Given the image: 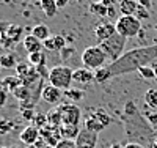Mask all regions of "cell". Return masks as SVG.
<instances>
[{"mask_svg":"<svg viewBox=\"0 0 157 148\" xmlns=\"http://www.w3.org/2000/svg\"><path fill=\"white\" fill-rule=\"evenodd\" d=\"M22 30L24 29L17 24L0 22V46H3L5 49L14 47L22 36Z\"/></svg>","mask_w":157,"mask_h":148,"instance_id":"6","label":"cell"},{"mask_svg":"<svg viewBox=\"0 0 157 148\" xmlns=\"http://www.w3.org/2000/svg\"><path fill=\"white\" fill-rule=\"evenodd\" d=\"M2 148H14V146H10V145H5V146H2Z\"/></svg>","mask_w":157,"mask_h":148,"instance_id":"49","label":"cell"},{"mask_svg":"<svg viewBox=\"0 0 157 148\" xmlns=\"http://www.w3.org/2000/svg\"><path fill=\"white\" fill-rule=\"evenodd\" d=\"M2 82H3V90L6 93H14L22 84V79L19 76H6L2 79Z\"/></svg>","mask_w":157,"mask_h":148,"instance_id":"16","label":"cell"},{"mask_svg":"<svg viewBox=\"0 0 157 148\" xmlns=\"http://www.w3.org/2000/svg\"><path fill=\"white\" fill-rule=\"evenodd\" d=\"M72 79H74V82H80V84H91L94 80V73L85 68V66H82V68H77L74 70V74H72Z\"/></svg>","mask_w":157,"mask_h":148,"instance_id":"14","label":"cell"},{"mask_svg":"<svg viewBox=\"0 0 157 148\" xmlns=\"http://www.w3.org/2000/svg\"><path fill=\"white\" fill-rule=\"evenodd\" d=\"M115 33H116V25L112 24V22L107 21V19H102V21L94 27V35H96V39L99 41V44L104 43L105 39L112 38Z\"/></svg>","mask_w":157,"mask_h":148,"instance_id":"10","label":"cell"},{"mask_svg":"<svg viewBox=\"0 0 157 148\" xmlns=\"http://www.w3.org/2000/svg\"><path fill=\"white\" fill-rule=\"evenodd\" d=\"M55 148H77V145H75V140L61 139V140H58V143H57Z\"/></svg>","mask_w":157,"mask_h":148,"instance_id":"33","label":"cell"},{"mask_svg":"<svg viewBox=\"0 0 157 148\" xmlns=\"http://www.w3.org/2000/svg\"><path fill=\"white\" fill-rule=\"evenodd\" d=\"M98 2H101L102 5H105L107 8H110V6H113V5H115L116 0H98Z\"/></svg>","mask_w":157,"mask_h":148,"instance_id":"42","label":"cell"},{"mask_svg":"<svg viewBox=\"0 0 157 148\" xmlns=\"http://www.w3.org/2000/svg\"><path fill=\"white\" fill-rule=\"evenodd\" d=\"M110 123H112V117L104 109L98 107V109L91 110L88 114V117L85 118V122H83V128L91 131V132H98L99 134L101 131L105 129Z\"/></svg>","mask_w":157,"mask_h":148,"instance_id":"4","label":"cell"},{"mask_svg":"<svg viewBox=\"0 0 157 148\" xmlns=\"http://www.w3.org/2000/svg\"><path fill=\"white\" fill-rule=\"evenodd\" d=\"M124 148H145L143 145H138V143H134V142H129Z\"/></svg>","mask_w":157,"mask_h":148,"instance_id":"43","label":"cell"},{"mask_svg":"<svg viewBox=\"0 0 157 148\" xmlns=\"http://www.w3.org/2000/svg\"><path fill=\"white\" fill-rule=\"evenodd\" d=\"M0 66H2V68H6V70L16 68L17 66L16 57L13 55V54H2V55H0Z\"/></svg>","mask_w":157,"mask_h":148,"instance_id":"24","label":"cell"},{"mask_svg":"<svg viewBox=\"0 0 157 148\" xmlns=\"http://www.w3.org/2000/svg\"><path fill=\"white\" fill-rule=\"evenodd\" d=\"M151 68L154 70V74H155V79H157V60H154V62L151 63Z\"/></svg>","mask_w":157,"mask_h":148,"instance_id":"44","label":"cell"},{"mask_svg":"<svg viewBox=\"0 0 157 148\" xmlns=\"http://www.w3.org/2000/svg\"><path fill=\"white\" fill-rule=\"evenodd\" d=\"M43 44L47 50H55V44H54V39L52 38H47L46 41H43Z\"/></svg>","mask_w":157,"mask_h":148,"instance_id":"38","label":"cell"},{"mask_svg":"<svg viewBox=\"0 0 157 148\" xmlns=\"http://www.w3.org/2000/svg\"><path fill=\"white\" fill-rule=\"evenodd\" d=\"M58 131H60V134H61V139L75 140L82 129H78V126H75V125H61V126L58 128Z\"/></svg>","mask_w":157,"mask_h":148,"instance_id":"18","label":"cell"},{"mask_svg":"<svg viewBox=\"0 0 157 148\" xmlns=\"http://www.w3.org/2000/svg\"><path fill=\"white\" fill-rule=\"evenodd\" d=\"M0 68H2V66H0Z\"/></svg>","mask_w":157,"mask_h":148,"instance_id":"52","label":"cell"},{"mask_svg":"<svg viewBox=\"0 0 157 148\" xmlns=\"http://www.w3.org/2000/svg\"><path fill=\"white\" fill-rule=\"evenodd\" d=\"M110 79H112V74H110L107 66H104V68L94 71V82H98V84H105V82H109Z\"/></svg>","mask_w":157,"mask_h":148,"instance_id":"23","label":"cell"},{"mask_svg":"<svg viewBox=\"0 0 157 148\" xmlns=\"http://www.w3.org/2000/svg\"><path fill=\"white\" fill-rule=\"evenodd\" d=\"M146 120L149 122V125L152 128H157V110H151V112H146L145 114Z\"/></svg>","mask_w":157,"mask_h":148,"instance_id":"35","label":"cell"},{"mask_svg":"<svg viewBox=\"0 0 157 148\" xmlns=\"http://www.w3.org/2000/svg\"><path fill=\"white\" fill-rule=\"evenodd\" d=\"M110 148H124V146H121V145H120V143H115V145H112V146H110Z\"/></svg>","mask_w":157,"mask_h":148,"instance_id":"46","label":"cell"},{"mask_svg":"<svg viewBox=\"0 0 157 148\" xmlns=\"http://www.w3.org/2000/svg\"><path fill=\"white\" fill-rule=\"evenodd\" d=\"M74 54H75V49L72 47V46H66V47H64V49H61L60 50V55H61V58L63 60H68V58H71L72 55H74Z\"/></svg>","mask_w":157,"mask_h":148,"instance_id":"32","label":"cell"},{"mask_svg":"<svg viewBox=\"0 0 157 148\" xmlns=\"http://www.w3.org/2000/svg\"><path fill=\"white\" fill-rule=\"evenodd\" d=\"M24 47H25V50H27L29 54H33V52H41L44 44H43L41 39H38L36 36H33L30 33V35H27L24 38Z\"/></svg>","mask_w":157,"mask_h":148,"instance_id":"15","label":"cell"},{"mask_svg":"<svg viewBox=\"0 0 157 148\" xmlns=\"http://www.w3.org/2000/svg\"><path fill=\"white\" fill-rule=\"evenodd\" d=\"M126 41L127 38L121 36L120 33H115L112 38L105 39L104 43H101L99 46L102 47V50L107 54V57L110 58V63L112 62H116L120 58L123 54H124V46H126Z\"/></svg>","mask_w":157,"mask_h":148,"instance_id":"7","label":"cell"},{"mask_svg":"<svg viewBox=\"0 0 157 148\" xmlns=\"http://www.w3.org/2000/svg\"><path fill=\"white\" fill-rule=\"evenodd\" d=\"M138 74L141 77H145V79H154L155 74H154V70L151 68V65H146V66H141V68L138 70Z\"/></svg>","mask_w":157,"mask_h":148,"instance_id":"30","label":"cell"},{"mask_svg":"<svg viewBox=\"0 0 157 148\" xmlns=\"http://www.w3.org/2000/svg\"><path fill=\"white\" fill-rule=\"evenodd\" d=\"M72 74H74V70H71L69 66H55L52 68L50 73H49V84H52L54 87L60 88V90H69L71 88V84L74 82L72 79Z\"/></svg>","mask_w":157,"mask_h":148,"instance_id":"3","label":"cell"},{"mask_svg":"<svg viewBox=\"0 0 157 148\" xmlns=\"http://www.w3.org/2000/svg\"><path fill=\"white\" fill-rule=\"evenodd\" d=\"M35 112H33V109H24V110H21V117L24 118V120H27V122H33V118H35Z\"/></svg>","mask_w":157,"mask_h":148,"instance_id":"36","label":"cell"},{"mask_svg":"<svg viewBox=\"0 0 157 148\" xmlns=\"http://www.w3.org/2000/svg\"><path fill=\"white\" fill-rule=\"evenodd\" d=\"M61 95H63V93H61L60 88H57L52 84H49V85H44V88H43L41 99L46 101L47 104H57L61 99Z\"/></svg>","mask_w":157,"mask_h":148,"instance_id":"13","label":"cell"},{"mask_svg":"<svg viewBox=\"0 0 157 148\" xmlns=\"http://www.w3.org/2000/svg\"><path fill=\"white\" fill-rule=\"evenodd\" d=\"M138 2V5H141V6H145V8H151L152 6V0H137Z\"/></svg>","mask_w":157,"mask_h":148,"instance_id":"40","label":"cell"},{"mask_svg":"<svg viewBox=\"0 0 157 148\" xmlns=\"http://www.w3.org/2000/svg\"><path fill=\"white\" fill-rule=\"evenodd\" d=\"M118 8H120V13L123 16H135L138 2H135V0H121L118 3Z\"/></svg>","mask_w":157,"mask_h":148,"instance_id":"17","label":"cell"},{"mask_svg":"<svg viewBox=\"0 0 157 148\" xmlns=\"http://www.w3.org/2000/svg\"><path fill=\"white\" fill-rule=\"evenodd\" d=\"M32 35L36 36L38 39H41V41H46L47 38H50V36H49V27L44 25V24L35 25L33 29H32Z\"/></svg>","mask_w":157,"mask_h":148,"instance_id":"21","label":"cell"},{"mask_svg":"<svg viewBox=\"0 0 157 148\" xmlns=\"http://www.w3.org/2000/svg\"><path fill=\"white\" fill-rule=\"evenodd\" d=\"M75 2H83V0H75Z\"/></svg>","mask_w":157,"mask_h":148,"instance_id":"51","label":"cell"},{"mask_svg":"<svg viewBox=\"0 0 157 148\" xmlns=\"http://www.w3.org/2000/svg\"><path fill=\"white\" fill-rule=\"evenodd\" d=\"M39 139H41V136H39V129L35 128L33 125H29L27 128H24L22 132L19 134V140H21L22 143H25L27 146L36 143Z\"/></svg>","mask_w":157,"mask_h":148,"instance_id":"12","label":"cell"},{"mask_svg":"<svg viewBox=\"0 0 157 148\" xmlns=\"http://www.w3.org/2000/svg\"><path fill=\"white\" fill-rule=\"evenodd\" d=\"M155 41H157V25H155Z\"/></svg>","mask_w":157,"mask_h":148,"instance_id":"50","label":"cell"},{"mask_svg":"<svg viewBox=\"0 0 157 148\" xmlns=\"http://www.w3.org/2000/svg\"><path fill=\"white\" fill-rule=\"evenodd\" d=\"M90 13H91V14L99 16V18H107L109 16V8L96 0V2H93L90 5Z\"/></svg>","mask_w":157,"mask_h":148,"instance_id":"20","label":"cell"},{"mask_svg":"<svg viewBox=\"0 0 157 148\" xmlns=\"http://www.w3.org/2000/svg\"><path fill=\"white\" fill-rule=\"evenodd\" d=\"M120 117L129 142L143 145L145 148L152 146L154 140L157 139V134L154 128L149 125L146 117L138 110V107L135 106L134 101H127L124 104V109L120 114Z\"/></svg>","mask_w":157,"mask_h":148,"instance_id":"1","label":"cell"},{"mask_svg":"<svg viewBox=\"0 0 157 148\" xmlns=\"http://www.w3.org/2000/svg\"><path fill=\"white\" fill-rule=\"evenodd\" d=\"M135 2H137V0H135Z\"/></svg>","mask_w":157,"mask_h":148,"instance_id":"53","label":"cell"},{"mask_svg":"<svg viewBox=\"0 0 157 148\" xmlns=\"http://www.w3.org/2000/svg\"><path fill=\"white\" fill-rule=\"evenodd\" d=\"M0 90H3V82H2V79H0Z\"/></svg>","mask_w":157,"mask_h":148,"instance_id":"48","label":"cell"},{"mask_svg":"<svg viewBox=\"0 0 157 148\" xmlns=\"http://www.w3.org/2000/svg\"><path fill=\"white\" fill-rule=\"evenodd\" d=\"M46 62H47V57H46V54H43V52L29 54V63L32 66H41V65H46Z\"/></svg>","mask_w":157,"mask_h":148,"instance_id":"25","label":"cell"},{"mask_svg":"<svg viewBox=\"0 0 157 148\" xmlns=\"http://www.w3.org/2000/svg\"><path fill=\"white\" fill-rule=\"evenodd\" d=\"M77 148H96L98 145V132H91L88 129H82L75 139Z\"/></svg>","mask_w":157,"mask_h":148,"instance_id":"11","label":"cell"},{"mask_svg":"<svg viewBox=\"0 0 157 148\" xmlns=\"http://www.w3.org/2000/svg\"><path fill=\"white\" fill-rule=\"evenodd\" d=\"M16 128V123L10 118H0V136H5L10 134L13 129Z\"/></svg>","mask_w":157,"mask_h":148,"instance_id":"26","label":"cell"},{"mask_svg":"<svg viewBox=\"0 0 157 148\" xmlns=\"http://www.w3.org/2000/svg\"><path fill=\"white\" fill-rule=\"evenodd\" d=\"M107 54L102 50L101 46H90L82 52V63L88 70H101L104 68L107 60Z\"/></svg>","mask_w":157,"mask_h":148,"instance_id":"5","label":"cell"},{"mask_svg":"<svg viewBox=\"0 0 157 148\" xmlns=\"http://www.w3.org/2000/svg\"><path fill=\"white\" fill-rule=\"evenodd\" d=\"M151 148H157V139L154 140V143H152V146H151Z\"/></svg>","mask_w":157,"mask_h":148,"instance_id":"47","label":"cell"},{"mask_svg":"<svg viewBox=\"0 0 157 148\" xmlns=\"http://www.w3.org/2000/svg\"><path fill=\"white\" fill-rule=\"evenodd\" d=\"M57 109L61 117V125H75L78 126L82 118V110L80 107H77L75 104H58Z\"/></svg>","mask_w":157,"mask_h":148,"instance_id":"9","label":"cell"},{"mask_svg":"<svg viewBox=\"0 0 157 148\" xmlns=\"http://www.w3.org/2000/svg\"><path fill=\"white\" fill-rule=\"evenodd\" d=\"M55 2H57V6H58V10H61V8H66V6H68L69 0H55Z\"/></svg>","mask_w":157,"mask_h":148,"instance_id":"41","label":"cell"},{"mask_svg":"<svg viewBox=\"0 0 157 148\" xmlns=\"http://www.w3.org/2000/svg\"><path fill=\"white\" fill-rule=\"evenodd\" d=\"M154 60H157V44H149V46H141L124 52L116 62L107 65V68L112 77H116V76L138 71L141 66L151 65Z\"/></svg>","mask_w":157,"mask_h":148,"instance_id":"2","label":"cell"},{"mask_svg":"<svg viewBox=\"0 0 157 148\" xmlns=\"http://www.w3.org/2000/svg\"><path fill=\"white\" fill-rule=\"evenodd\" d=\"M32 125H33L35 128H38V129L46 128V126L49 125V122H47V114H36L35 118H33V122H32Z\"/></svg>","mask_w":157,"mask_h":148,"instance_id":"27","label":"cell"},{"mask_svg":"<svg viewBox=\"0 0 157 148\" xmlns=\"http://www.w3.org/2000/svg\"><path fill=\"white\" fill-rule=\"evenodd\" d=\"M52 39H54V44H55V50H58V52L68 46V39L64 38L63 35H54Z\"/></svg>","mask_w":157,"mask_h":148,"instance_id":"29","label":"cell"},{"mask_svg":"<svg viewBox=\"0 0 157 148\" xmlns=\"http://www.w3.org/2000/svg\"><path fill=\"white\" fill-rule=\"evenodd\" d=\"M30 66H32L30 63H17V66H16V68H14V70H16V73H17L16 76L22 77V76H24L25 73H27V71L30 70Z\"/></svg>","mask_w":157,"mask_h":148,"instance_id":"34","label":"cell"},{"mask_svg":"<svg viewBox=\"0 0 157 148\" xmlns=\"http://www.w3.org/2000/svg\"><path fill=\"white\" fill-rule=\"evenodd\" d=\"M145 102L149 109L157 110V88H149L145 93Z\"/></svg>","mask_w":157,"mask_h":148,"instance_id":"22","label":"cell"},{"mask_svg":"<svg viewBox=\"0 0 157 148\" xmlns=\"http://www.w3.org/2000/svg\"><path fill=\"white\" fill-rule=\"evenodd\" d=\"M135 18H137L138 21L149 19V11H148V8H145V6L138 5V8H137V11H135Z\"/></svg>","mask_w":157,"mask_h":148,"instance_id":"31","label":"cell"},{"mask_svg":"<svg viewBox=\"0 0 157 148\" xmlns=\"http://www.w3.org/2000/svg\"><path fill=\"white\" fill-rule=\"evenodd\" d=\"M6 99H8V93L5 90H0V109H3V107H5Z\"/></svg>","mask_w":157,"mask_h":148,"instance_id":"37","label":"cell"},{"mask_svg":"<svg viewBox=\"0 0 157 148\" xmlns=\"http://www.w3.org/2000/svg\"><path fill=\"white\" fill-rule=\"evenodd\" d=\"M115 6H116V5H113V6L109 8V18H113V16H115Z\"/></svg>","mask_w":157,"mask_h":148,"instance_id":"45","label":"cell"},{"mask_svg":"<svg viewBox=\"0 0 157 148\" xmlns=\"http://www.w3.org/2000/svg\"><path fill=\"white\" fill-rule=\"evenodd\" d=\"M27 148H47V145H46V143H44L41 139H39L36 143H33V145H29Z\"/></svg>","mask_w":157,"mask_h":148,"instance_id":"39","label":"cell"},{"mask_svg":"<svg viewBox=\"0 0 157 148\" xmlns=\"http://www.w3.org/2000/svg\"><path fill=\"white\" fill-rule=\"evenodd\" d=\"M115 25L116 33H120L124 38H134L141 32V21H138L135 16H121L116 19Z\"/></svg>","mask_w":157,"mask_h":148,"instance_id":"8","label":"cell"},{"mask_svg":"<svg viewBox=\"0 0 157 148\" xmlns=\"http://www.w3.org/2000/svg\"><path fill=\"white\" fill-rule=\"evenodd\" d=\"M64 96H66L69 101H72V102H77V101H80L83 98V91L77 90V88H69V90L64 91Z\"/></svg>","mask_w":157,"mask_h":148,"instance_id":"28","label":"cell"},{"mask_svg":"<svg viewBox=\"0 0 157 148\" xmlns=\"http://www.w3.org/2000/svg\"><path fill=\"white\" fill-rule=\"evenodd\" d=\"M39 5H41V10L44 11V14L47 18H54L57 14V2L55 0H39Z\"/></svg>","mask_w":157,"mask_h":148,"instance_id":"19","label":"cell"}]
</instances>
